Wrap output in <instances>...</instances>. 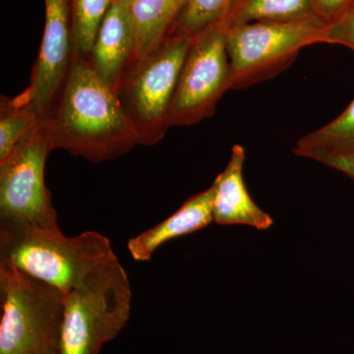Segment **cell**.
Masks as SVG:
<instances>
[{
	"instance_id": "cell-1",
	"label": "cell",
	"mask_w": 354,
	"mask_h": 354,
	"mask_svg": "<svg viewBox=\"0 0 354 354\" xmlns=\"http://www.w3.org/2000/svg\"><path fill=\"white\" fill-rule=\"evenodd\" d=\"M44 125L53 150L92 164L122 157L139 145L115 88L76 51L64 91Z\"/></svg>"
},
{
	"instance_id": "cell-2",
	"label": "cell",
	"mask_w": 354,
	"mask_h": 354,
	"mask_svg": "<svg viewBox=\"0 0 354 354\" xmlns=\"http://www.w3.org/2000/svg\"><path fill=\"white\" fill-rule=\"evenodd\" d=\"M108 237L0 221V265L14 268L67 293L95 269L115 259Z\"/></svg>"
},
{
	"instance_id": "cell-3",
	"label": "cell",
	"mask_w": 354,
	"mask_h": 354,
	"mask_svg": "<svg viewBox=\"0 0 354 354\" xmlns=\"http://www.w3.org/2000/svg\"><path fill=\"white\" fill-rule=\"evenodd\" d=\"M132 291L118 258L95 269L65 293L62 354H100L122 332Z\"/></svg>"
},
{
	"instance_id": "cell-4",
	"label": "cell",
	"mask_w": 354,
	"mask_h": 354,
	"mask_svg": "<svg viewBox=\"0 0 354 354\" xmlns=\"http://www.w3.org/2000/svg\"><path fill=\"white\" fill-rule=\"evenodd\" d=\"M65 293L0 265V354H62Z\"/></svg>"
},
{
	"instance_id": "cell-5",
	"label": "cell",
	"mask_w": 354,
	"mask_h": 354,
	"mask_svg": "<svg viewBox=\"0 0 354 354\" xmlns=\"http://www.w3.org/2000/svg\"><path fill=\"white\" fill-rule=\"evenodd\" d=\"M191 41L190 37L171 34L152 53L132 62L115 87L139 145H155L171 127L172 100Z\"/></svg>"
},
{
	"instance_id": "cell-6",
	"label": "cell",
	"mask_w": 354,
	"mask_h": 354,
	"mask_svg": "<svg viewBox=\"0 0 354 354\" xmlns=\"http://www.w3.org/2000/svg\"><path fill=\"white\" fill-rule=\"evenodd\" d=\"M325 25L315 17L225 28L232 88L251 87L288 68L302 48L320 43Z\"/></svg>"
},
{
	"instance_id": "cell-7",
	"label": "cell",
	"mask_w": 354,
	"mask_h": 354,
	"mask_svg": "<svg viewBox=\"0 0 354 354\" xmlns=\"http://www.w3.org/2000/svg\"><path fill=\"white\" fill-rule=\"evenodd\" d=\"M51 151L44 123L0 160V221L60 230L44 181V167Z\"/></svg>"
},
{
	"instance_id": "cell-8",
	"label": "cell",
	"mask_w": 354,
	"mask_h": 354,
	"mask_svg": "<svg viewBox=\"0 0 354 354\" xmlns=\"http://www.w3.org/2000/svg\"><path fill=\"white\" fill-rule=\"evenodd\" d=\"M225 32L218 24L193 37L172 100L171 127H188L211 118L221 97L232 90Z\"/></svg>"
},
{
	"instance_id": "cell-9",
	"label": "cell",
	"mask_w": 354,
	"mask_h": 354,
	"mask_svg": "<svg viewBox=\"0 0 354 354\" xmlns=\"http://www.w3.org/2000/svg\"><path fill=\"white\" fill-rule=\"evenodd\" d=\"M46 23L39 57L26 88L32 108L44 122L57 106L73 62L70 0H44Z\"/></svg>"
},
{
	"instance_id": "cell-10",
	"label": "cell",
	"mask_w": 354,
	"mask_h": 354,
	"mask_svg": "<svg viewBox=\"0 0 354 354\" xmlns=\"http://www.w3.org/2000/svg\"><path fill=\"white\" fill-rule=\"evenodd\" d=\"M244 162L243 146H234L227 167L209 187L214 221L221 225H247L258 230H269L274 221L249 194L244 183Z\"/></svg>"
},
{
	"instance_id": "cell-11",
	"label": "cell",
	"mask_w": 354,
	"mask_h": 354,
	"mask_svg": "<svg viewBox=\"0 0 354 354\" xmlns=\"http://www.w3.org/2000/svg\"><path fill=\"white\" fill-rule=\"evenodd\" d=\"M134 57L135 32L129 6L115 1L86 57L95 73L115 88Z\"/></svg>"
},
{
	"instance_id": "cell-12",
	"label": "cell",
	"mask_w": 354,
	"mask_h": 354,
	"mask_svg": "<svg viewBox=\"0 0 354 354\" xmlns=\"http://www.w3.org/2000/svg\"><path fill=\"white\" fill-rule=\"evenodd\" d=\"M213 221L212 191L208 188L189 198L176 213L155 227L129 239L128 251L135 261L147 262L158 247L172 239L201 230Z\"/></svg>"
},
{
	"instance_id": "cell-13",
	"label": "cell",
	"mask_w": 354,
	"mask_h": 354,
	"mask_svg": "<svg viewBox=\"0 0 354 354\" xmlns=\"http://www.w3.org/2000/svg\"><path fill=\"white\" fill-rule=\"evenodd\" d=\"M188 2L136 0L129 6L135 32L134 62L145 57L171 36Z\"/></svg>"
},
{
	"instance_id": "cell-14",
	"label": "cell",
	"mask_w": 354,
	"mask_h": 354,
	"mask_svg": "<svg viewBox=\"0 0 354 354\" xmlns=\"http://www.w3.org/2000/svg\"><path fill=\"white\" fill-rule=\"evenodd\" d=\"M293 152L316 162L326 157L354 158V100L334 120L298 140Z\"/></svg>"
},
{
	"instance_id": "cell-15",
	"label": "cell",
	"mask_w": 354,
	"mask_h": 354,
	"mask_svg": "<svg viewBox=\"0 0 354 354\" xmlns=\"http://www.w3.org/2000/svg\"><path fill=\"white\" fill-rule=\"evenodd\" d=\"M315 17L311 0H236L221 25L230 28L246 23L291 22Z\"/></svg>"
},
{
	"instance_id": "cell-16",
	"label": "cell",
	"mask_w": 354,
	"mask_h": 354,
	"mask_svg": "<svg viewBox=\"0 0 354 354\" xmlns=\"http://www.w3.org/2000/svg\"><path fill=\"white\" fill-rule=\"evenodd\" d=\"M44 123L32 108L26 91L14 97L2 95L0 102V160H4L23 140L39 129Z\"/></svg>"
},
{
	"instance_id": "cell-17",
	"label": "cell",
	"mask_w": 354,
	"mask_h": 354,
	"mask_svg": "<svg viewBox=\"0 0 354 354\" xmlns=\"http://www.w3.org/2000/svg\"><path fill=\"white\" fill-rule=\"evenodd\" d=\"M114 2L115 0H70L72 37L76 53L88 57Z\"/></svg>"
},
{
	"instance_id": "cell-18",
	"label": "cell",
	"mask_w": 354,
	"mask_h": 354,
	"mask_svg": "<svg viewBox=\"0 0 354 354\" xmlns=\"http://www.w3.org/2000/svg\"><path fill=\"white\" fill-rule=\"evenodd\" d=\"M236 0H189L171 34L193 37L221 24Z\"/></svg>"
},
{
	"instance_id": "cell-19",
	"label": "cell",
	"mask_w": 354,
	"mask_h": 354,
	"mask_svg": "<svg viewBox=\"0 0 354 354\" xmlns=\"http://www.w3.org/2000/svg\"><path fill=\"white\" fill-rule=\"evenodd\" d=\"M320 43L339 44L354 51V2L324 27Z\"/></svg>"
},
{
	"instance_id": "cell-20",
	"label": "cell",
	"mask_w": 354,
	"mask_h": 354,
	"mask_svg": "<svg viewBox=\"0 0 354 354\" xmlns=\"http://www.w3.org/2000/svg\"><path fill=\"white\" fill-rule=\"evenodd\" d=\"M317 17L324 23L332 22L346 11L354 0H311Z\"/></svg>"
},
{
	"instance_id": "cell-21",
	"label": "cell",
	"mask_w": 354,
	"mask_h": 354,
	"mask_svg": "<svg viewBox=\"0 0 354 354\" xmlns=\"http://www.w3.org/2000/svg\"><path fill=\"white\" fill-rule=\"evenodd\" d=\"M318 162L342 172V174L354 181V158L326 157L321 158Z\"/></svg>"
},
{
	"instance_id": "cell-22",
	"label": "cell",
	"mask_w": 354,
	"mask_h": 354,
	"mask_svg": "<svg viewBox=\"0 0 354 354\" xmlns=\"http://www.w3.org/2000/svg\"><path fill=\"white\" fill-rule=\"evenodd\" d=\"M115 1L121 2V3L127 4V6H131L133 2L136 1V0H115Z\"/></svg>"
}]
</instances>
